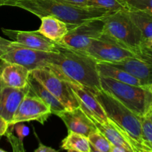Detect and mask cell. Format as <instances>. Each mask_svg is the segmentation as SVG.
I'll use <instances>...</instances> for the list:
<instances>
[{"instance_id":"obj_37","label":"cell","mask_w":152,"mask_h":152,"mask_svg":"<svg viewBox=\"0 0 152 152\" xmlns=\"http://www.w3.org/2000/svg\"><path fill=\"white\" fill-rule=\"evenodd\" d=\"M90 152H101V151H98V150H96V148H94V147L92 146V145L90 144Z\"/></svg>"},{"instance_id":"obj_14","label":"cell","mask_w":152,"mask_h":152,"mask_svg":"<svg viewBox=\"0 0 152 152\" xmlns=\"http://www.w3.org/2000/svg\"><path fill=\"white\" fill-rule=\"evenodd\" d=\"M29 85L22 88L5 87L0 88V117L10 125L16 110L29 93Z\"/></svg>"},{"instance_id":"obj_4","label":"cell","mask_w":152,"mask_h":152,"mask_svg":"<svg viewBox=\"0 0 152 152\" xmlns=\"http://www.w3.org/2000/svg\"><path fill=\"white\" fill-rule=\"evenodd\" d=\"M103 33L111 39L134 53L145 45V39L134 24L128 10L114 12L102 18Z\"/></svg>"},{"instance_id":"obj_16","label":"cell","mask_w":152,"mask_h":152,"mask_svg":"<svg viewBox=\"0 0 152 152\" xmlns=\"http://www.w3.org/2000/svg\"><path fill=\"white\" fill-rule=\"evenodd\" d=\"M123 69L140 81L143 86L152 83V64L135 57H129L115 63H109Z\"/></svg>"},{"instance_id":"obj_12","label":"cell","mask_w":152,"mask_h":152,"mask_svg":"<svg viewBox=\"0 0 152 152\" xmlns=\"http://www.w3.org/2000/svg\"><path fill=\"white\" fill-rule=\"evenodd\" d=\"M77 97L81 109L94 123H105L108 118L94 94L87 88L68 82Z\"/></svg>"},{"instance_id":"obj_9","label":"cell","mask_w":152,"mask_h":152,"mask_svg":"<svg viewBox=\"0 0 152 152\" xmlns=\"http://www.w3.org/2000/svg\"><path fill=\"white\" fill-rule=\"evenodd\" d=\"M98 62L115 63L129 57H135L131 50L122 47L102 34L99 38L94 40L85 51L81 52Z\"/></svg>"},{"instance_id":"obj_3","label":"cell","mask_w":152,"mask_h":152,"mask_svg":"<svg viewBox=\"0 0 152 152\" xmlns=\"http://www.w3.org/2000/svg\"><path fill=\"white\" fill-rule=\"evenodd\" d=\"M94 94L102 105L107 117L123 129L140 146L146 148L142 137L141 117L105 91L100 89Z\"/></svg>"},{"instance_id":"obj_10","label":"cell","mask_w":152,"mask_h":152,"mask_svg":"<svg viewBox=\"0 0 152 152\" xmlns=\"http://www.w3.org/2000/svg\"><path fill=\"white\" fill-rule=\"evenodd\" d=\"M51 114L50 107L37 96L28 93L16 110L10 126L30 121H37L43 125Z\"/></svg>"},{"instance_id":"obj_18","label":"cell","mask_w":152,"mask_h":152,"mask_svg":"<svg viewBox=\"0 0 152 152\" xmlns=\"http://www.w3.org/2000/svg\"><path fill=\"white\" fill-rule=\"evenodd\" d=\"M39 19L41 25L37 31L54 42H60L69 31L68 25L56 18L47 16Z\"/></svg>"},{"instance_id":"obj_13","label":"cell","mask_w":152,"mask_h":152,"mask_svg":"<svg viewBox=\"0 0 152 152\" xmlns=\"http://www.w3.org/2000/svg\"><path fill=\"white\" fill-rule=\"evenodd\" d=\"M68 129V132H75L88 137L93 132L97 131L95 123L80 107L71 110H65L58 114Z\"/></svg>"},{"instance_id":"obj_32","label":"cell","mask_w":152,"mask_h":152,"mask_svg":"<svg viewBox=\"0 0 152 152\" xmlns=\"http://www.w3.org/2000/svg\"><path fill=\"white\" fill-rule=\"evenodd\" d=\"M131 141H132V143L133 145V148H134V152H152V149L148 148H142V147L139 146L137 145L135 141H134L131 138Z\"/></svg>"},{"instance_id":"obj_39","label":"cell","mask_w":152,"mask_h":152,"mask_svg":"<svg viewBox=\"0 0 152 152\" xmlns=\"http://www.w3.org/2000/svg\"><path fill=\"white\" fill-rule=\"evenodd\" d=\"M1 6H4V3H3V1H1V0H0V7H1ZM2 39V37H0V40H1Z\"/></svg>"},{"instance_id":"obj_20","label":"cell","mask_w":152,"mask_h":152,"mask_svg":"<svg viewBox=\"0 0 152 152\" xmlns=\"http://www.w3.org/2000/svg\"><path fill=\"white\" fill-rule=\"evenodd\" d=\"M96 68L100 77L112 79L116 81L136 86H143L140 80L126 71L117 68L109 63L97 62Z\"/></svg>"},{"instance_id":"obj_21","label":"cell","mask_w":152,"mask_h":152,"mask_svg":"<svg viewBox=\"0 0 152 152\" xmlns=\"http://www.w3.org/2000/svg\"><path fill=\"white\" fill-rule=\"evenodd\" d=\"M128 13L135 25L140 31L145 41L152 37V15L140 10H128Z\"/></svg>"},{"instance_id":"obj_29","label":"cell","mask_w":152,"mask_h":152,"mask_svg":"<svg viewBox=\"0 0 152 152\" xmlns=\"http://www.w3.org/2000/svg\"><path fill=\"white\" fill-rule=\"evenodd\" d=\"M56 1L71 4V5L73 6H77V7H88V0H56Z\"/></svg>"},{"instance_id":"obj_11","label":"cell","mask_w":152,"mask_h":152,"mask_svg":"<svg viewBox=\"0 0 152 152\" xmlns=\"http://www.w3.org/2000/svg\"><path fill=\"white\" fill-rule=\"evenodd\" d=\"M1 31L11 39V41L22 47L41 51L55 53L60 51L62 48V45L48 39L37 31H24L4 28H2Z\"/></svg>"},{"instance_id":"obj_6","label":"cell","mask_w":152,"mask_h":152,"mask_svg":"<svg viewBox=\"0 0 152 152\" xmlns=\"http://www.w3.org/2000/svg\"><path fill=\"white\" fill-rule=\"evenodd\" d=\"M31 73L33 77L63 104L67 110L80 107L69 83L58 77L50 68H38Z\"/></svg>"},{"instance_id":"obj_5","label":"cell","mask_w":152,"mask_h":152,"mask_svg":"<svg viewBox=\"0 0 152 152\" xmlns=\"http://www.w3.org/2000/svg\"><path fill=\"white\" fill-rule=\"evenodd\" d=\"M102 90L118 99L125 106L142 117L152 108V94L145 86H136L100 77Z\"/></svg>"},{"instance_id":"obj_25","label":"cell","mask_w":152,"mask_h":152,"mask_svg":"<svg viewBox=\"0 0 152 152\" xmlns=\"http://www.w3.org/2000/svg\"><path fill=\"white\" fill-rule=\"evenodd\" d=\"M91 145L101 152H111L112 144L108 140L98 131L91 134L88 137Z\"/></svg>"},{"instance_id":"obj_15","label":"cell","mask_w":152,"mask_h":152,"mask_svg":"<svg viewBox=\"0 0 152 152\" xmlns=\"http://www.w3.org/2000/svg\"><path fill=\"white\" fill-rule=\"evenodd\" d=\"M31 71L20 65L1 60L0 88L5 87L22 88L28 85Z\"/></svg>"},{"instance_id":"obj_38","label":"cell","mask_w":152,"mask_h":152,"mask_svg":"<svg viewBox=\"0 0 152 152\" xmlns=\"http://www.w3.org/2000/svg\"><path fill=\"white\" fill-rule=\"evenodd\" d=\"M145 87H146V88H147V89H148V90L149 91L151 92V93L152 94V83H151V84L148 85V86H145Z\"/></svg>"},{"instance_id":"obj_33","label":"cell","mask_w":152,"mask_h":152,"mask_svg":"<svg viewBox=\"0 0 152 152\" xmlns=\"http://www.w3.org/2000/svg\"><path fill=\"white\" fill-rule=\"evenodd\" d=\"M34 152H58L54 148H52L50 147L46 146V145H43L42 143H39V147L35 150Z\"/></svg>"},{"instance_id":"obj_24","label":"cell","mask_w":152,"mask_h":152,"mask_svg":"<svg viewBox=\"0 0 152 152\" xmlns=\"http://www.w3.org/2000/svg\"><path fill=\"white\" fill-rule=\"evenodd\" d=\"M141 128L145 147L152 149V108L141 117Z\"/></svg>"},{"instance_id":"obj_36","label":"cell","mask_w":152,"mask_h":152,"mask_svg":"<svg viewBox=\"0 0 152 152\" xmlns=\"http://www.w3.org/2000/svg\"><path fill=\"white\" fill-rule=\"evenodd\" d=\"M145 45L148 46H152V37H150V38L147 39L145 41Z\"/></svg>"},{"instance_id":"obj_8","label":"cell","mask_w":152,"mask_h":152,"mask_svg":"<svg viewBox=\"0 0 152 152\" xmlns=\"http://www.w3.org/2000/svg\"><path fill=\"white\" fill-rule=\"evenodd\" d=\"M102 18L91 19L71 28L59 44L75 51H85L103 33Z\"/></svg>"},{"instance_id":"obj_34","label":"cell","mask_w":152,"mask_h":152,"mask_svg":"<svg viewBox=\"0 0 152 152\" xmlns=\"http://www.w3.org/2000/svg\"><path fill=\"white\" fill-rule=\"evenodd\" d=\"M111 152H130L128 151L127 149L124 148H122V147H118L116 146V145H111Z\"/></svg>"},{"instance_id":"obj_28","label":"cell","mask_w":152,"mask_h":152,"mask_svg":"<svg viewBox=\"0 0 152 152\" xmlns=\"http://www.w3.org/2000/svg\"><path fill=\"white\" fill-rule=\"evenodd\" d=\"M15 126V131H16V135H17L18 138L21 140L23 141L26 137H28L30 134V129L28 126H25L21 123H17V124L14 125Z\"/></svg>"},{"instance_id":"obj_35","label":"cell","mask_w":152,"mask_h":152,"mask_svg":"<svg viewBox=\"0 0 152 152\" xmlns=\"http://www.w3.org/2000/svg\"><path fill=\"white\" fill-rule=\"evenodd\" d=\"M1 1L4 3V5L13 6V7H14L18 0H1Z\"/></svg>"},{"instance_id":"obj_17","label":"cell","mask_w":152,"mask_h":152,"mask_svg":"<svg viewBox=\"0 0 152 152\" xmlns=\"http://www.w3.org/2000/svg\"><path fill=\"white\" fill-rule=\"evenodd\" d=\"M94 123L98 131L102 133L112 145L124 148L130 152H134L131 137L115 123L108 119L105 123Z\"/></svg>"},{"instance_id":"obj_30","label":"cell","mask_w":152,"mask_h":152,"mask_svg":"<svg viewBox=\"0 0 152 152\" xmlns=\"http://www.w3.org/2000/svg\"><path fill=\"white\" fill-rule=\"evenodd\" d=\"M9 127H10L9 123L4 119L0 117V137L4 136L5 134L7 131L8 130Z\"/></svg>"},{"instance_id":"obj_23","label":"cell","mask_w":152,"mask_h":152,"mask_svg":"<svg viewBox=\"0 0 152 152\" xmlns=\"http://www.w3.org/2000/svg\"><path fill=\"white\" fill-rule=\"evenodd\" d=\"M87 6L100 9L108 13L129 10L126 0H88Z\"/></svg>"},{"instance_id":"obj_40","label":"cell","mask_w":152,"mask_h":152,"mask_svg":"<svg viewBox=\"0 0 152 152\" xmlns=\"http://www.w3.org/2000/svg\"><path fill=\"white\" fill-rule=\"evenodd\" d=\"M67 152H81V151H73V150H68Z\"/></svg>"},{"instance_id":"obj_1","label":"cell","mask_w":152,"mask_h":152,"mask_svg":"<svg viewBox=\"0 0 152 152\" xmlns=\"http://www.w3.org/2000/svg\"><path fill=\"white\" fill-rule=\"evenodd\" d=\"M62 46L48 68L60 78L87 88L93 93L102 89L96 68L97 61L85 53Z\"/></svg>"},{"instance_id":"obj_7","label":"cell","mask_w":152,"mask_h":152,"mask_svg":"<svg viewBox=\"0 0 152 152\" xmlns=\"http://www.w3.org/2000/svg\"><path fill=\"white\" fill-rule=\"evenodd\" d=\"M55 53L22 47L10 41L1 60L20 65L31 72L38 68H48Z\"/></svg>"},{"instance_id":"obj_41","label":"cell","mask_w":152,"mask_h":152,"mask_svg":"<svg viewBox=\"0 0 152 152\" xmlns=\"http://www.w3.org/2000/svg\"><path fill=\"white\" fill-rule=\"evenodd\" d=\"M0 152H7V151H4V150H3V149H1V148H0Z\"/></svg>"},{"instance_id":"obj_2","label":"cell","mask_w":152,"mask_h":152,"mask_svg":"<svg viewBox=\"0 0 152 152\" xmlns=\"http://www.w3.org/2000/svg\"><path fill=\"white\" fill-rule=\"evenodd\" d=\"M14 7L27 10L39 18L53 16L66 23L69 30L85 22L111 13L100 9L77 7L56 0H18Z\"/></svg>"},{"instance_id":"obj_22","label":"cell","mask_w":152,"mask_h":152,"mask_svg":"<svg viewBox=\"0 0 152 152\" xmlns=\"http://www.w3.org/2000/svg\"><path fill=\"white\" fill-rule=\"evenodd\" d=\"M63 150H73L81 152H90V142L86 137L75 132H68V135L61 142Z\"/></svg>"},{"instance_id":"obj_27","label":"cell","mask_w":152,"mask_h":152,"mask_svg":"<svg viewBox=\"0 0 152 152\" xmlns=\"http://www.w3.org/2000/svg\"><path fill=\"white\" fill-rule=\"evenodd\" d=\"M4 135L6 136L7 140H8L10 145H11L13 152H25L23 145V141L19 140L18 137H16L13 134V130L10 129V127H9L8 130L7 131Z\"/></svg>"},{"instance_id":"obj_31","label":"cell","mask_w":152,"mask_h":152,"mask_svg":"<svg viewBox=\"0 0 152 152\" xmlns=\"http://www.w3.org/2000/svg\"><path fill=\"white\" fill-rule=\"evenodd\" d=\"M10 40H7L4 38L1 40H0V60H1V57L5 53L6 50H7V45L10 43Z\"/></svg>"},{"instance_id":"obj_26","label":"cell","mask_w":152,"mask_h":152,"mask_svg":"<svg viewBox=\"0 0 152 152\" xmlns=\"http://www.w3.org/2000/svg\"><path fill=\"white\" fill-rule=\"evenodd\" d=\"M130 9L140 10L152 15V0H126Z\"/></svg>"},{"instance_id":"obj_19","label":"cell","mask_w":152,"mask_h":152,"mask_svg":"<svg viewBox=\"0 0 152 152\" xmlns=\"http://www.w3.org/2000/svg\"><path fill=\"white\" fill-rule=\"evenodd\" d=\"M28 85L30 87L29 93L41 99L48 106L50 107L53 114L57 116L59 113L67 110L59 99H56L35 77H33L31 73L28 78Z\"/></svg>"}]
</instances>
